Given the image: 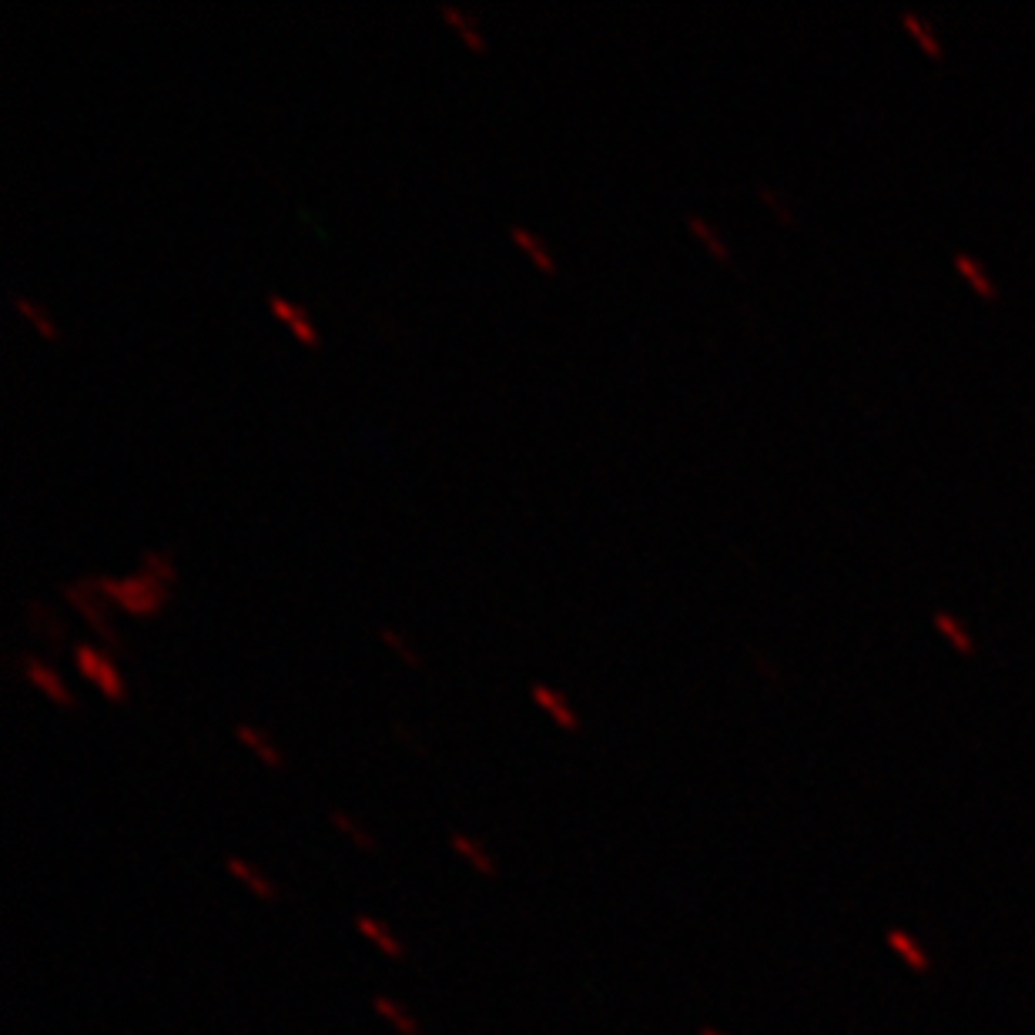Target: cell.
<instances>
[{
  "label": "cell",
  "mask_w": 1035,
  "mask_h": 1035,
  "mask_svg": "<svg viewBox=\"0 0 1035 1035\" xmlns=\"http://www.w3.org/2000/svg\"><path fill=\"white\" fill-rule=\"evenodd\" d=\"M376 634H379V640H382V644H386V647L392 650V654H399L402 660H406V664H409V667H419V657H416V654H412V647H409V640H406V637H402V634H396V630H392V627H386V624H382V627L376 630Z\"/></svg>",
  "instance_id": "19"
},
{
  "label": "cell",
  "mask_w": 1035,
  "mask_h": 1035,
  "mask_svg": "<svg viewBox=\"0 0 1035 1035\" xmlns=\"http://www.w3.org/2000/svg\"><path fill=\"white\" fill-rule=\"evenodd\" d=\"M530 697H533L536 704L543 707V711H550V714H553V721H557V724L563 727V731H577V727H580V724H577V714L570 711V704L563 701V697H560L553 687H546V684H533V687H530Z\"/></svg>",
  "instance_id": "8"
},
{
  "label": "cell",
  "mask_w": 1035,
  "mask_h": 1035,
  "mask_svg": "<svg viewBox=\"0 0 1035 1035\" xmlns=\"http://www.w3.org/2000/svg\"><path fill=\"white\" fill-rule=\"evenodd\" d=\"M955 265L962 268V275H969L972 285H975V289H979L982 295H995V285H992V279L982 272L979 265H975V258H969V255H962V252H958V255H955Z\"/></svg>",
  "instance_id": "20"
},
{
  "label": "cell",
  "mask_w": 1035,
  "mask_h": 1035,
  "mask_svg": "<svg viewBox=\"0 0 1035 1035\" xmlns=\"http://www.w3.org/2000/svg\"><path fill=\"white\" fill-rule=\"evenodd\" d=\"M905 24L918 34V41H922V44L928 47V51H932V54H942V44H938V37H935L932 31H928V27H925L922 21H918L915 14H905Z\"/></svg>",
  "instance_id": "22"
},
{
  "label": "cell",
  "mask_w": 1035,
  "mask_h": 1035,
  "mask_svg": "<svg viewBox=\"0 0 1035 1035\" xmlns=\"http://www.w3.org/2000/svg\"><path fill=\"white\" fill-rule=\"evenodd\" d=\"M138 563H141V573H148V577H155L161 583L171 580V557L165 550H141Z\"/></svg>",
  "instance_id": "17"
},
{
  "label": "cell",
  "mask_w": 1035,
  "mask_h": 1035,
  "mask_svg": "<svg viewBox=\"0 0 1035 1035\" xmlns=\"http://www.w3.org/2000/svg\"><path fill=\"white\" fill-rule=\"evenodd\" d=\"M235 737H238V741H242V744L252 747V751H255L258 757H262V761L268 764V768H282V754L275 751V747L268 744L265 737L255 731V727H248V724H235Z\"/></svg>",
  "instance_id": "12"
},
{
  "label": "cell",
  "mask_w": 1035,
  "mask_h": 1035,
  "mask_svg": "<svg viewBox=\"0 0 1035 1035\" xmlns=\"http://www.w3.org/2000/svg\"><path fill=\"white\" fill-rule=\"evenodd\" d=\"M94 587L101 600L114 603V607L128 610V613H155L165 600V583L148 577V573H134V577H104V573H91L84 577Z\"/></svg>",
  "instance_id": "1"
},
{
  "label": "cell",
  "mask_w": 1035,
  "mask_h": 1035,
  "mask_svg": "<svg viewBox=\"0 0 1035 1035\" xmlns=\"http://www.w3.org/2000/svg\"><path fill=\"white\" fill-rule=\"evenodd\" d=\"M17 664H21V674H24L27 680H31L34 687H41L54 704H61V707H67V711H71V707H74V697L67 694V687L61 684V677H57L54 670L44 664V660H37L34 654H21V657H17Z\"/></svg>",
  "instance_id": "4"
},
{
  "label": "cell",
  "mask_w": 1035,
  "mask_h": 1035,
  "mask_svg": "<svg viewBox=\"0 0 1035 1035\" xmlns=\"http://www.w3.org/2000/svg\"><path fill=\"white\" fill-rule=\"evenodd\" d=\"M332 824H335V828H339V831H342V835H345V838H352V841H356V848H359V851H366V855H379V841H376V838H372V835H366V831H362V828H359V824H356V821H352V818H349V814H345V811H339V808H335V811H332Z\"/></svg>",
  "instance_id": "14"
},
{
  "label": "cell",
  "mask_w": 1035,
  "mask_h": 1035,
  "mask_svg": "<svg viewBox=\"0 0 1035 1035\" xmlns=\"http://www.w3.org/2000/svg\"><path fill=\"white\" fill-rule=\"evenodd\" d=\"M71 660L78 664V670L91 680V684H98V690L108 697V701H124V684H121L118 670H114V664L101 654L98 647L88 644V640H74Z\"/></svg>",
  "instance_id": "2"
},
{
  "label": "cell",
  "mask_w": 1035,
  "mask_h": 1035,
  "mask_svg": "<svg viewBox=\"0 0 1035 1035\" xmlns=\"http://www.w3.org/2000/svg\"><path fill=\"white\" fill-rule=\"evenodd\" d=\"M436 7H439V14L446 17V24L453 27V31H456L459 37H463V44L469 47V51H479V54L486 51V37H483V31H479V27H476L473 21H469L466 11L456 4V0H439Z\"/></svg>",
  "instance_id": "7"
},
{
  "label": "cell",
  "mask_w": 1035,
  "mask_h": 1035,
  "mask_svg": "<svg viewBox=\"0 0 1035 1035\" xmlns=\"http://www.w3.org/2000/svg\"><path fill=\"white\" fill-rule=\"evenodd\" d=\"M885 945H888L898 958H902L905 969H912L915 975H928V972H932V955L925 952V945L918 942V938H915L912 932H905V928H888V932H885Z\"/></svg>",
  "instance_id": "5"
},
{
  "label": "cell",
  "mask_w": 1035,
  "mask_h": 1035,
  "mask_svg": "<svg viewBox=\"0 0 1035 1035\" xmlns=\"http://www.w3.org/2000/svg\"><path fill=\"white\" fill-rule=\"evenodd\" d=\"M506 235H510V238H513V242H516V245H520V248H523V252H526V255H530V258H533V265H536V268H540V272H546V275H557V265H553V258H550V252H546V248H543V242H540V238H536V235L530 232V228H523V225H516V222H510V228H506Z\"/></svg>",
  "instance_id": "9"
},
{
  "label": "cell",
  "mask_w": 1035,
  "mask_h": 1035,
  "mask_svg": "<svg viewBox=\"0 0 1035 1035\" xmlns=\"http://www.w3.org/2000/svg\"><path fill=\"white\" fill-rule=\"evenodd\" d=\"M228 871H232V875L238 878V881H242V885L248 888V891H252V895H258V898H262V902H275V888L272 885H268V881L265 878H258L255 875V871L252 868H248L245 865V861L242 858H228Z\"/></svg>",
  "instance_id": "11"
},
{
  "label": "cell",
  "mask_w": 1035,
  "mask_h": 1035,
  "mask_svg": "<svg viewBox=\"0 0 1035 1035\" xmlns=\"http://www.w3.org/2000/svg\"><path fill=\"white\" fill-rule=\"evenodd\" d=\"M449 845H453V848L459 851V855H463V858L469 861V865L476 868V871H483L486 878H493V875H496V865L490 861V855H486V851H479V848L473 845V841L466 838V835H459V831H453V838H449Z\"/></svg>",
  "instance_id": "15"
},
{
  "label": "cell",
  "mask_w": 1035,
  "mask_h": 1035,
  "mask_svg": "<svg viewBox=\"0 0 1035 1035\" xmlns=\"http://www.w3.org/2000/svg\"><path fill=\"white\" fill-rule=\"evenodd\" d=\"M356 928L369 938V942H376L389 958H402V955H406V948H402V942H396V938H392V935L386 932V925L376 922L372 915H359V918H356Z\"/></svg>",
  "instance_id": "10"
},
{
  "label": "cell",
  "mask_w": 1035,
  "mask_h": 1035,
  "mask_svg": "<svg viewBox=\"0 0 1035 1035\" xmlns=\"http://www.w3.org/2000/svg\"><path fill=\"white\" fill-rule=\"evenodd\" d=\"M372 1005H376V1012L382 1015V1019H389L402 1035H419V1025L412 1022V1015L406 1009H399V1005L392 1002V999H386V995H376Z\"/></svg>",
  "instance_id": "16"
},
{
  "label": "cell",
  "mask_w": 1035,
  "mask_h": 1035,
  "mask_svg": "<svg viewBox=\"0 0 1035 1035\" xmlns=\"http://www.w3.org/2000/svg\"><path fill=\"white\" fill-rule=\"evenodd\" d=\"M61 593H64V600H67V603H71V607H74V610H78V613H81V617H84V620H88V624H91V630H94V634H98V637L104 640V644L118 647V634H114V630H111V624H108V620H104V613H101V603H98V600H94V597H98V593H94V587H91V583H88V580H74V583H64V587H61Z\"/></svg>",
  "instance_id": "3"
},
{
  "label": "cell",
  "mask_w": 1035,
  "mask_h": 1035,
  "mask_svg": "<svg viewBox=\"0 0 1035 1035\" xmlns=\"http://www.w3.org/2000/svg\"><path fill=\"white\" fill-rule=\"evenodd\" d=\"M11 305H14V309H17V312H21V315H24V319H27V322H31V325H34V329H37V332H41V335H44V339H57V325H54L51 319H47V315H44L41 309H37V305H34L31 299H27V295H24V292H11Z\"/></svg>",
  "instance_id": "13"
},
{
  "label": "cell",
  "mask_w": 1035,
  "mask_h": 1035,
  "mask_svg": "<svg viewBox=\"0 0 1035 1035\" xmlns=\"http://www.w3.org/2000/svg\"><path fill=\"white\" fill-rule=\"evenodd\" d=\"M935 624H938V627H942V630H945V634H948V637H952V640H955V647H958V650H972V637H969V634H965V630H962V627H958V624H955V620H952V617H948V613H935Z\"/></svg>",
  "instance_id": "21"
},
{
  "label": "cell",
  "mask_w": 1035,
  "mask_h": 1035,
  "mask_svg": "<svg viewBox=\"0 0 1035 1035\" xmlns=\"http://www.w3.org/2000/svg\"><path fill=\"white\" fill-rule=\"evenodd\" d=\"M687 225H690V232H694V235L707 245V252L717 255V258H724V262H727V245L711 232V225H707L701 215H697V212H687Z\"/></svg>",
  "instance_id": "18"
},
{
  "label": "cell",
  "mask_w": 1035,
  "mask_h": 1035,
  "mask_svg": "<svg viewBox=\"0 0 1035 1035\" xmlns=\"http://www.w3.org/2000/svg\"><path fill=\"white\" fill-rule=\"evenodd\" d=\"M265 302H268V309H272L285 325H289V332L295 335V339L305 342V345H315V329L309 325V315H305L299 305L289 302V299H282L279 292H265Z\"/></svg>",
  "instance_id": "6"
},
{
  "label": "cell",
  "mask_w": 1035,
  "mask_h": 1035,
  "mask_svg": "<svg viewBox=\"0 0 1035 1035\" xmlns=\"http://www.w3.org/2000/svg\"><path fill=\"white\" fill-rule=\"evenodd\" d=\"M701 1035H724V1032H717V1029H711V1025H704Z\"/></svg>",
  "instance_id": "23"
}]
</instances>
